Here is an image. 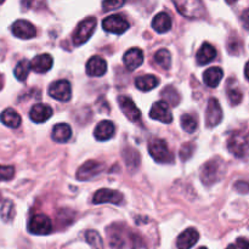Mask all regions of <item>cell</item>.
<instances>
[{
  "label": "cell",
  "mask_w": 249,
  "mask_h": 249,
  "mask_svg": "<svg viewBox=\"0 0 249 249\" xmlns=\"http://www.w3.org/2000/svg\"><path fill=\"white\" fill-rule=\"evenodd\" d=\"M28 231L33 235L45 236L53 231V223L50 218L44 214H36L32 216L28 223Z\"/></svg>",
  "instance_id": "6"
},
{
  "label": "cell",
  "mask_w": 249,
  "mask_h": 249,
  "mask_svg": "<svg viewBox=\"0 0 249 249\" xmlns=\"http://www.w3.org/2000/svg\"><path fill=\"white\" fill-rule=\"evenodd\" d=\"M116 230L111 231V229H108V236H109V245L113 249H123L124 245H125V241L121 236V231L118 230V226L114 225Z\"/></svg>",
  "instance_id": "33"
},
{
  "label": "cell",
  "mask_w": 249,
  "mask_h": 249,
  "mask_svg": "<svg viewBox=\"0 0 249 249\" xmlns=\"http://www.w3.org/2000/svg\"><path fill=\"white\" fill-rule=\"evenodd\" d=\"M245 75H246V78H247V79L249 80V61H248L247 65H246V67H245Z\"/></svg>",
  "instance_id": "42"
},
{
  "label": "cell",
  "mask_w": 249,
  "mask_h": 249,
  "mask_svg": "<svg viewBox=\"0 0 249 249\" xmlns=\"http://www.w3.org/2000/svg\"><path fill=\"white\" fill-rule=\"evenodd\" d=\"M96 24L97 21L95 17H88V18L79 22L74 34H73V43H74V45L80 46L84 43H87L91 38L92 34H94L95 29H96Z\"/></svg>",
  "instance_id": "3"
},
{
  "label": "cell",
  "mask_w": 249,
  "mask_h": 249,
  "mask_svg": "<svg viewBox=\"0 0 249 249\" xmlns=\"http://www.w3.org/2000/svg\"><path fill=\"white\" fill-rule=\"evenodd\" d=\"M224 72L220 67H211L203 73V82L207 87L216 88L223 79Z\"/></svg>",
  "instance_id": "24"
},
{
  "label": "cell",
  "mask_w": 249,
  "mask_h": 249,
  "mask_svg": "<svg viewBox=\"0 0 249 249\" xmlns=\"http://www.w3.org/2000/svg\"><path fill=\"white\" fill-rule=\"evenodd\" d=\"M237 247L241 249H249V240L243 237L237 238Z\"/></svg>",
  "instance_id": "41"
},
{
  "label": "cell",
  "mask_w": 249,
  "mask_h": 249,
  "mask_svg": "<svg viewBox=\"0 0 249 249\" xmlns=\"http://www.w3.org/2000/svg\"><path fill=\"white\" fill-rule=\"evenodd\" d=\"M123 158L129 168H136L140 164V155H139L138 151H135L134 148H125V150L123 151Z\"/></svg>",
  "instance_id": "31"
},
{
  "label": "cell",
  "mask_w": 249,
  "mask_h": 249,
  "mask_svg": "<svg viewBox=\"0 0 249 249\" xmlns=\"http://www.w3.org/2000/svg\"><path fill=\"white\" fill-rule=\"evenodd\" d=\"M53 116V108L48 105H44V104H38V105H34L33 107L31 108L29 111V117H31L32 121L34 123H44L46 122L48 119L51 118Z\"/></svg>",
  "instance_id": "17"
},
{
  "label": "cell",
  "mask_w": 249,
  "mask_h": 249,
  "mask_svg": "<svg viewBox=\"0 0 249 249\" xmlns=\"http://www.w3.org/2000/svg\"><path fill=\"white\" fill-rule=\"evenodd\" d=\"M134 246H135V247H134V249H145V247H143V246L141 245V243H140V245H138V243H136V245H134Z\"/></svg>",
  "instance_id": "43"
},
{
  "label": "cell",
  "mask_w": 249,
  "mask_h": 249,
  "mask_svg": "<svg viewBox=\"0 0 249 249\" xmlns=\"http://www.w3.org/2000/svg\"><path fill=\"white\" fill-rule=\"evenodd\" d=\"M228 99H229V102H230L231 105H233V106H236V105H240L241 101H242L243 99V94L242 91H241L238 88L236 87H229L228 88Z\"/></svg>",
  "instance_id": "35"
},
{
  "label": "cell",
  "mask_w": 249,
  "mask_h": 249,
  "mask_svg": "<svg viewBox=\"0 0 249 249\" xmlns=\"http://www.w3.org/2000/svg\"><path fill=\"white\" fill-rule=\"evenodd\" d=\"M155 61L163 70H169L172 66V55L167 49H160L155 53Z\"/></svg>",
  "instance_id": "29"
},
{
  "label": "cell",
  "mask_w": 249,
  "mask_h": 249,
  "mask_svg": "<svg viewBox=\"0 0 249 249\" xmlns=\"http://www.w3.org/2000/svg\"><path fill=\"white\" fill-rule=\"evenodd\" d=\"M104 169L105 165L102 163L96 162V160H88L84 164L80 165L79 169L77 170V179L80 181L90 180L104 172Z\"/></svg>",
  "instance_id": "11"
},
{
  "label": "cell",
  "mask_w": 249,
  "mask_h": 249,
  "mask_svg": "<svg viewBox=\"0 0 249 249\" xmlns=\"http://www.w3.org/2000/svg\"><path fill=\"white\" fill-rule=\"evenodd\" d=\"M125 2V0H104L102 2V9L105 11H112V10H116L122 7Z\"/></svg>",
  "instance_id": "38"
},
{
  "label": "cell",
  "mask_w": 249,
  "mask_h": 249,
  "mask_svg": "<svg viewBox=\"0 0 249 249\" xmlns=\"http://www.w3.org/2000/svg\"><path fill=\"white\" fill-rule=\"evenodd\" d=\"M123 62L129 71H135L143 62L142 50L139 48H131L124 53Z\"/></svg>",
  "instance_id": "15"
},
{
  "label": "cell",
  "mask_w": 249,
  "mask_h": 249,
  "mask_svg": "<svg viewBox=\"0 0 249 249\" xmlns=\"http://www.w3.org/2000/svg\"><path fill=\"white\" fill-rule=\"evenodd\" d=\"M85 240L94 249H105L104 241H102L101 236L97 231L89 230L85 232Z\"/></svg>",
  "instance_id": "34"
},
{
  "label": "cell",
  "mask_w": 249,
  "mask_h": 249,
  "mask_svg": "<svg viewBox=\"0 0 249 249\" xmlns=\"http://www.w3.org/2000/svg\"><path fill=\"white\" fill-rule=\"evenodd\" d=\"M228 148L236 157H246L249 155V134H232L228 141Z\"/></svg>",
  "instance_id": "4"
},
{
  "label": "cell",
  "mask_w": 249,
  "mask_h": 249,
  "mask_svg": "<svg viewBox=\"0 0 249 249\" xmlns=\"http://www.w3.org/2000/svg\"><path fill=\"white\" fill-rule=\"evenodd\" d=\"M216 56V50L212 44L209 43H203V45L199 48V50L197 51L196 60L197 63L201 66L207 65V63L212 62V61L215 58Z\"/></svg>",
  "instance_id": "23"
},
{
  "label": "cell",
  "mask_w": 249,
  "mask_h": 249,
  "mask_svg": "<svg viewBox=\"0 0 249 249\" xmlns=\"http://www.w3.org/2000/svg\"><path fill=\"white\" fill-rule=\"evenodd\" d=\"M49 95H50L53 99L57 100V101H70L71 96H72V88H71L70 82H67V80L65 79L53 82V84L49 87Z\"/></svg>",
  "instance_id": "8"
},
{
  "label": "cell",
  "mask_w": 249,
  "mask_h": 249,
  "mask_svg": "<svg viewBox=\"0 0 249 249\" xmlns=\"http://www.w3.org/2000/svg\"><path fill=\"white\" fill-rule=\"evenodd\" d=\"M15 206L11 201H5L0 207V218L5 223H9L15 218Z\"/></svg>",
  "instance_id": "32"
},
{
  "label": "cell",
  "mask_w": 249,
  "mask_h": 249,
  "mask_svg": "<svg viewBox=\"0 0 249 249\" xmlns=\"http://www.w3.org/2000/svg\"><path fill=\"white\" fill-rule=\"evenodd\" d=\"M15 168L11 165H0V181H9L14 178Z\"/></svg>",
  "instance_id": "37"
},
{
  "label": "cell",
  "mask_w": 249,
  "mask_h": 249,
  "mask_svg": "<svg viewBox=\"0 0 249 249\" xmlns=\"http://www.w3.org/2000/svg\"><path fill=\"white\" fill-rule=\"evenodd\" d=\"M160 84V79L156 75L152 74H145L140 75L135 79V85L139 90L141 91H150V90L155 89Z\"/></svg>",
  "instance_id": "25"
},
{
  "label": "cell",
  "mask_w": 249,
  "mask_h": 249,
  "mask_svg": "<svg viewBox=\"0 0 249 249\" xmlns=\"http://www.w3.org/2000/svg\"><path fill=\"white\" fill-rule=\"evenodd\" d=\"M241 22H242L245 29L249 31V9L246 10V11H243L242 16H241Z\"/></svg>",
  "instance_id": "40"
},
{
  "label": "cell",
  "mask_w": 249,
  "mask_h": 249,
  "mask_svg": "<svg viewBox=\"0 0 249 249\" xmlns=\"http://www.w3.org/2000/svg\"><path fill=\"white\" fill-rule=\"evenodd\" d=\"M150 117L152 119L162 122V123L164 124H169L173 122V114L172 111H170V107L164 100H163V101H157L156 104H153L152 108H151L150 111Z\"/></svg>",
  "instance_id": "13"
},
{
  "label": "cell",
  "mask_w": 249,
  "mask_h": 249,
  "mask_svg": "<svg viewBox=\"0 0 249 249\" xmlns=\"http://www.w3.org/2000/svg\"><path fill=\"white\" fill-rule=\"evenodd\" d=\"M180 122H181V126L186 133L194 134L195 131L197 130V126H198V121L195 116L192 114H182L181 118H180Z\"/></svg>",
  "instance_id": "30"
},
{
  "label": "cell",
  "mask_w": 249,
  "mask_h": 249,
  "mask_svg": "<svg viewBox=\"0 0 249 249\" xmlns=\"http://www.w3.org/2000/svg\"><path fill=\"white\" fill-rule=\"evenodd\" d=\"M4 1H5V0H0V4H2Z\"/></svg>",
  "instance_id": "46"
},
{
  "label": "cell",
  "mask_w": 249,
  "mask_h": 249,
  "mask_svg": "<svg viewBox=\"0 0 249 249\" xmlns=\"http://www.w3.org/2000/svg\"><path fill=\"white\" fill-rule=\"evenodd\" d=\"M32 70L31 62L28 60H21L15 67V77L19 80V82H24L28 78L29 72Z\"/></svg>",
  "instance_id": "28"
},
{
  "label": "cell",
  "mask_w": 249,
  "mask_h": 249,
  "mask_svg": "<svg viewBox=\"0 0 249 249\" xmlns=\"http://www.w3.org/2000/svg\"><path fill=\"white\" fill-rule=\"evenodd\" d=\"M102 28L108 33L113 34H123L124 32L129 29V22L126 21L125 17L123 15H111V16L106 17L102 21Z\"/></svg>",
  "instance_id": "7"
},
{
  "label": "cell",
  "mask_w": 249,
  "mask_h": 249,
  "mask_svg": "<svg viewBox=\"0 0 249 249\" xmlns=\"http://www.w3.org/2000/svg\"><path fill=\"white\" fill-rule=\"evenodd\" d=\"M235 190L240 192V194H249V182L237 181L235 185Z\"/></svg>",
  "instance_id": "39"
},
{
  "label": "cell",
  "mask_w": 249,
  "mask_h": 249,
  "mask_svg": "<svg viewBox=\"0 0 249 249\" xmlns=\"http://www.w3.org/2000/svg\"><path fill=\"white\" fill-rule=\"evenodd\" d=\"M199 240V233L196 229L190 228L185 230L181 235L178 237L177 246L179 249H190L194 247Z\"/></svg>",
  "instance_id": "18"
},
{
  "label": "cell",
  "mask_w": 249,
  "mask_h": 249,
  "mask_svg": "<svg viewBox=\"0 0 249 249\" xmlns=\"http://www.w3.org/2000/svg\"><path fill=\"white\" fill-rule=\"evenodd\" d=\"M226 249H237V247H236V246H233V245H230Z\"/></svg>",
  "instance_id": "44"
},
{
  "label": "cell",
  "mask_w": 249,
  "mask_h": 249,
  "mask_svg": "<svg viewBox=\"0 0 249 249\" xmlns=\"http://www.w3.org/2000/svg\"><path fill=\"white\" fill-rule=\"evenodd\" d=\"M173 22L167 12H160L152 19V27L157 33H167L172 29Z\"/></svg>",
  "instance_id": "22"
},
{
  "label": "cell",
  "mask_w": 249,
  "mask_h": 249,
  "mask_svg": "<svg viewBox=\"0 0 249 249\" xmlns=\"http://www.w3.org/2000/svg\"><path fill=\"white\" fill-rule=\"evenodd\" d=\"M15 36L19 39H32L36 36V29L31 22L26 19H18L12 24L11 28Z\"/></svg>",
  "instance_id": "14"
},
{
  "label": "cell",
  "mask_w": 249,
  "mask_h": 249,
  "mask_svg": "<svg viewBox=\"0 0 249 249\" xmlns=\"http://www.w3.org/2000/svg\"><path fill=\"white\" fill-rule=\"evenodd\" d=\"M51 138H53V140L55 141V142L66 143L67 141H70L71 138H72V129H71V126L66 123L56 124L53 129Z\"/></svg>",
  "instance_id": "21"
},
{
  "label": "cell",
  "mask_w": 249,
  "mask_h": 249,
  "mask_svg": "<svg viewBox=\"0 0 249 249\" xmlns=\"http://www.w3.org/2000/svg\"><path fill=\"white\" fill-rule=\"evenodd\" d=\"M173 2L178 11L186 18H201L206 12L201 0H173Z\"/></svg>",
  "instance_id": "2"
},
{
  "label": "cell",
  "mask_w": 249,
  "mask_h": 249,
  "mask_svg": "<svg viewBox=\"0 0 249 249\" xmlns=\"http://www.w3.org/2000/svg\"><path fill=\"white\" fill-rule=\"evenodd\" d=\"M224 162L219 158H214L209 162L206 163L201 173V180L204 182V185L211 186V185L215 184L219 180L221 175V168H223Z\"/></svg>",
  "instance_id": "5"
},
{
  "label": "cell",
  "mask_w": 249,
  "mask_h": 249,
  "mask_svg": "<svg viewBox=\"0 0 249 249\" xmlns=\"http://www.w3.org/2000/svg\"><path fill=\"white\" fill-rule=\"evenodd\" d=\"M53 65V60L49 53H41V55L36 56L31 61L32 70L36 73H46L51 70Z\"/></svg>",
  "instance_id": "20"
},
{
  "label": "cell",
  "mask_w": 249,
  "mask_h": 249,
  "mask_svg": "<svg viewBox=\"0 0 249 249\" xmlns=\"http://www.w3.org/2000/svg\"><path fill=\"white\" fill-rule=\"evenodd\" d=\"M0 121H1L2 124H5L9 128H18L21 125V116L17 113L15 109L12 108H6L5 111L1 112L0 114Z\"/></svg>",
  "instance_id": "26"
},
{
  "label": "cell",
  "mask_w": 249,
  "mask_h": 249,
  "mask_svg": "<svg viewBox=\"0 0 249 249\" xmlns=\"http://www.w3.org/2000/svg\"><path fill=\"white\" fill-rule=\"evenodd\" d=\"M162 96L164 99V101L173 107L178 106L180 104V100H181L179 91L174 87H172V85H168L167 88L163 89Z\"/></svg>",
  "instance_id": "27"
},
{
  "label": "cell",
  "mask_w": 249,
  "mask_h": 249,
  "mask_svg": "<svg viewBox=\"0 0 249 249\" xmlns=\"http://www.w3.org/2000/svg\"><path fill=\"white\" fill-rule=\"evenodd\" d=\"M223 121V109L220 104L215 97H211L208 100V106L206 111V124L208 128H214L219 125Z\"/></svg>",
  "instance_id": "9"
},
{
  "label": "cell",
  "mask_w": 249,
  "mask_h": 249,
  "mask_svg": "<svg viewBox=\"0 0 249 249\" xmlns=\"http://www.w3.org/2000/svg\"><path fill=\"white\" fill-rule=\"evenodd\" d=\"M116 133V126L111 121H102L96 125L94 130V136L99 141H107L113 138Z\"/></svg>",
  "instance_id": "19"
},
{
  "label": "cell",
  "mask_w": 249,
  "mask_h": 249,
  "mask_svg": "<svg viewBox=\"0 0 249 249\" xmlns=\"http://www.w3.org/2000/svg\"><path fill=\"white\" fill-rule=\"evenodd\" d=\"M199 249H208V248H206V247H202V248H199Z\"/></svg>",
  "instance_id": "47"
},
{
  "label": "cell",
  "mask_w": 249,
  "mask_h": 249,
  "mask_svg": "<svg viewBox=\"0 0 249 249\" xmlns=\"http://www.w3.org/2000/svg\"><path fill=\"white\" fill-rule=\"evenodd\" d=\"M124 201V197L121 192L114 191L111 189H101L96 191V194L92 197V203L102 204V203H112V204H122Z\"/></svg>",
  "instance_id": "12"
},
{
  "label": "cell",
  "mask_w": 249,
  "mask_h": 249,
  "mask_svg": "<svg viewBox=\"0 0 249 249\" xmlns=\"http://www.w3.org/2000/svg\"><path fill=\"white\" fill-rule=\"evenodd\" d=\"M195 151V145L192 142H186L180 147V158L182 160H187L192 157Z\"/></svg>",
  "instance_id": "36"
},
{
  "label": "cell",
  "mask_w": 249,
  "mask_h": 249,
  "mask_svg": "<svg viewBox=\"0 0 249 249\" xmlns=\"http://www.w3.org/2000/svg\"><path fill=\"white\" fill-rule=\"evenodd\" d=\"M107 72V62L100 56H92L87 63V73L90 77H102Z\"/></svg>",
  "instance_id": "16"
},
{
  "label": "cell",
  "mask_w": 249,
  "mask_h": 249,
  "mask_svg": "<svg viewBox=\"0 0 249 249\" xmlns=\"http://www.w3.org/2000/svg\"><path fill=\"white\" fill-rule=\"evenodd\" d=\"M148 152H150L151 157L158 163H167V164H169V163L174 162V156L170 152L167 142L162 140V139H151L150 142H148Z\"/></svg>",
  "instance_id": "1"
},
{
  "label": "cell",
  "mask_w": 249,
  "mask_h": 249,
  "mask_svg": "<svg viewBox=\"0 0 249 249\" xmlns=\"http://www.w3.org/2000/svg\"><path fill=\"white\" fill-rule=\"evenodd\" d=\"M237 1V0H226V2H228V4H233V2H236Z\"/></svg>",
  "instance_id": "45"
},
{
  "label": "cell",
  "mask_w": 249,
  "mask_h": 249,
  "mask_svg": "<svg viewBox=\"0 0 249 249\" xmlns=\"http://www.w3.org/2000/svg\"><path fill=\"white\" fill-rule=\"evenodd\" d=\"M118 105L121 111L123 112L124 116L133 123H138L141 119V111L136 107L135 102L130 97L122 95L118 97Z\"/></svg>",
  "instance_id": "10"
}]
</instances>
